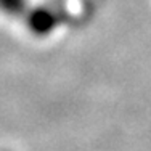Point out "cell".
Segmentation results:
<instances>
[{"instance_id":"6da1fadb","label":"cell","mask_w":151,"mask_h":151,"mask_svg":"<svg viewBox=\"0 0 151 151\" xmlns=\"http://www.w3.org/2000/svg\"><path fill=\"white\" fill-rule=\"evenodd\" d=\"M26 8V0H0V10L6 15H21Z\"/></svg>"}]
</instances>
